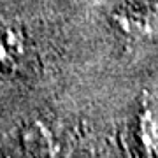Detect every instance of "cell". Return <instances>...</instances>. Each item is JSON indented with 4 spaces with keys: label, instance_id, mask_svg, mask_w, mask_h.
<instances>
[{
    "label": "cell",
    "instance_id": "cell-1",
    "mask_svg": "<svg viewBox=\"0 0 158 158\" xmlns=\"http://www.w3.org/2000/svg\"><path fill=\"white\" fill-rule=\"evenodd\" d=\"M109 19L123 37L155 39L158 37V0H114Z\"/></svg>",
    "mask_w": 158,
    "mask_h": 158
},
{
    "label": "cell",
    "instance_id": "cell-2",
    "mask_svg": "<svg viewBox=\"0 0 158 158\" xmlns=\"http://www.w3.org/2000/svg\"><path fill=\"white\" fill-rule=\"evenodd\" d=\"M139 141L146 155L158 156V118L151 109H144L139 118Z\"/></svg>",
    "mask_w": 158,
    "mask_h": 158
}]
</instances>
